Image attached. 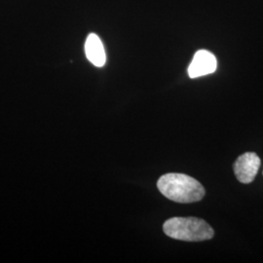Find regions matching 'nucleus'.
Wrapping results in <instances>:
<instances>
[{
    "label": "nucleus",
    "mask_w": 263,
    "mask_h": 263,
    "mask_svg": "<svg viewBox=\"0 0 263 263\" xmlns=\"http://www.w3.org/2000/svg\"><path fill=\"white\" fill-rule=\"evenodd\" d=\"M157 187L165 197L180 204L195 203L205 196L203 185L184 174L171 173L162 176L157 181Z\"/></svg>",
    "instance_id": "nucleus-1"
},
{
    "label": "nucleus",
    "mask_w": 263,
    "mask_h": 263,
    "mask_svg": "<svg viewBox=\"0 0 263 263\" xmlns=\"http://www.w3.org/2000/svg\"><path fill=\"white\" fill-rule=\"evenodd\" d=\"M163 230L170 238L186 242L207 241L215 234L205 220L196 217L170 218L164 223Z\"/></svg>",
    "instance_id": "nucleus-2"
},
{
    "label": "nucleus",
    "mask_w": 263,
    "mask_h": 263,
    "mask_svg": "<svg viewBox=\"0 0 263 263\" xmlns=\"http://www.w3.org/2000/svg\"><path fill=\"white\" fill-rule=\"evenodd\" d=\"M260 168V158L254 152H246L240 155L234 163L236 178L241 183H251L255 179Z\"/></svg>",
    "instance_id": "nucleus-3"
},
{
    "label": "nucleus",
    "mask_w": 263,
    "mask_h": 263,
    "mask_svg": "<svg viewBox=\"0 0 263 263\" xmlns=\"http://www.w3.org/2000/svg\"><path fill=\"white\" fill-rule=\"evenodd\" d=\"M216 66L217 62L216 57L209 51L200 50L194 55V58L188 67V74L190 78L208 76L216 71Z\"/></svg>",
    "instance_id": "nucleus-4"
},
{
    "label": "nucleus",
    "mask_w": 263,
    "mask_h": 263,
    "mask_svg": "<svg viewBox=\"0 0 263 263\" xmlns=\"http://www.w3.org/2000/svg\"><path fill=\"white\" fill-rule=\"evenodd\" d=\"M85 53L87 59L98 67H102L104 66L106 56L104 51V45L100 37L95 34L91 33L86 39L85 42Z\"/></svg>",
    "instance_id": "nucleus-5"
},
{
    "label": "nucleus",
    "mask_w": 263,
    "mask_h": 263,
    "mask_svg": "<svg viewBox=\"0 0 263 263\" xmlns=\"http://www.w3.org/2000/svg\"><path fill=\"white\" fill-rule=\"evenodd\" d=\"M262 174H263V173H262Z\"/></svg>",
    "instance_id": "nucleus-6"
}]
</instances>
